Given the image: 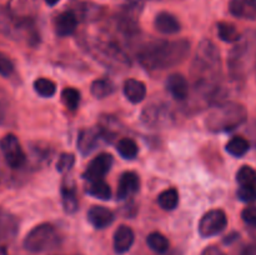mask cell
Returning <instances> with one entry per match:
<instances>
[{"mask_svg": "<svg viewBox=\"0 0 256 255\" xmlns=\"http://www.w3.org/2000/svg\"><path fill=\"white\" fill-rule=\"evenodd\" d=\"M222 59L218 46L210 40H202L198 46L192 64L195 90L202 96L214 100L220 94Z\"/></svg>", "mask_w": 256, "mask_h": 255, "instance_id": "6da1fadb", "label": "cell"}, {"mask_svg": "<svg viewBox=\"0 0 256 255\" xmlns=\"http://www.w3.org/2000/svg\"><path fill=\"white\" fill-rule=\"evenodd\" d=\"M190 52L188 40H155L142 45L138 52V62L149 72L169 69L186 60Z\"/></svg>", "mask_w": 256, "mask_h": 255, "instance_id": "7a4b0ae2", "label": "cell"}, {"mask_svg": "<svg viewBox=\"0 0 256 255\" xmlns=\"http://www.w3.org/2000/svg\"><path fill=\"white\" fill-rule=\"evenodd\" d=\"M248 112L244 105L236 102H225L218 104L208 112L205 125L212 132H232L244 124Z\"/></svg>", "mask_w": 256, "mask_h": 255, "instance_id": "3957f363", "label": "cell"}, {"mask_svg": "<svg viewBox=\"0 0 256 255\" xmlns=\"http://www.w3.org/2000/svg\"><path fill=\"white\" fill-rule=\"evenodd\" d=\"M0 32L10 39L25 42L30 45L39 42V34L32 18L18 16L8 8H0Z\"/></svg>", "mask_w": 256, "mask_h": 255, "instance_id": "277c9868", "label": "cell"}, {"mask_svg": "<svg viewBox=\"0 0 256 255\" xmlns=\"http://www.w3.org/2000/svg\"><path fill=\"white\" fill-rule=\"evenodd\" d=\"M256 46V36L246 34L235 42L234 49L230 52L228 65L232 79L242 80L248 72V66L252 59Z\"/></svg>", "mask_w": 256, "mask_h": 255, "instance_id": "5b68a950", "label": "cell"}, {"mask_svg": "<svg viewBox=\"0 0 256 255\" xmlns=\"http://www.w3.org/2000/svg\"><path fill=\"white\" fill-rule=\"evenodd\" d=\"M92 44L94 54L99 56L105 64L112 65V66H128L130 65L129 56L125 52L122 42H118L115 38L110 35H102L99 36Z\"/></svg>", "mask_w": 256, "mask_h": 255, "instance_id": "8992f818", "label": "cell"}, {"mask_svg": "<svg viewBox=\"0 0 256 255\" xmlns=\"http://www.w3.org/2000/svg\"><path fill=\"white\" fill-rule=\"evenodd\" d=\"M60 244V235L52 224H40L30 230L24 239V248L30 252L52 250Z\"/></svg>", "mask_w": 256, "mask_h": 255, "instance_id": "52a82bcc", "label": "cell"}, {"mask_svg": "<svg viewBox=\"0 0 256 255\" xmlns=\"http://www.w3.org/2000/svg\"><path fill=\"white\" fill-rule=\"evenodd\" d=\"M142 122L150 129H164L174 122V114L170 106L164 102H152L142 112Z\"/></svg>", "mask_w": 256, "mask_h": 255, "instance_id": "ba28073f", "label": "cell"}, {"mask_svg": "<svg viewBox=\"0 0 256 255\" xmlns=\"http://www.w3.org/2000/svg\"><path fill=\"white\" fill-rule=\"evenodd\" d=\"M0 150L5 162L12 169H20L26 162V155L20 145L19 139L14 134H6L0 140Z\"/></svg>", "mask_w": 256, "mask_h": 255, "instance_id": "9c48e42d", "label": "cell"}, {"mask_svg": "<svg viewBox=\"0 0 256 255\" xmlns=\"http://www.w3.org/2000/svg\"><path fill=\"white\" fill-rule=\"evenodd\" d=\"M228 218L222 210L212 209L202 215L199 222V234L202 238H212L220 234L226 228Z\"/></svg>", "mask_w": 256, "mask_h": 255, "instance_id": "30bf717a", "label": "cell"}, {"mask_svg": "<svg viewBox=\"0 0 256 255\" xmlns=\"http://www.w3.org/2000/svg\"><path fill=\"white\" fill-rule=\"evenodd\" d=\"M112 165V156L108 152H102L98 156H95L88 165L86 170L84 172L85 180H99L102 179L104 175L110 172Z\"/></svg>", "mask_w": 256, "mask_h": 255, "instance_id": "8fae6325", "label": "cell"}, {"mask_svg": "<svg viewBox=\"0 0 256 255\" xmlns=\"http://www.w3.org/2000/svg\"><path fill=\"white\" fill-rule=\"evenodd\" d=\"M102 139H104V135H102L100 128L82 129L78 136V149L82 155H89L90 152L96 149L98 144Z\"/></svg>", "mask_w": 256, "mask_h": 255, "instance_id": "7c38bea8", "label": "cell"}, {"mask_svg": "<svg viewBox=\"0 0 256 255\" xmlns=\"http://www.w3.org/2000/svg\"><path fill=\"white\" fill-rule=\"evenodd\" d=\"M165 86H166L168 92H169L175 100L184 102V100H186L188 96H189V82H188L186 78H185L184 75L179 74V72L170 74L169 76H168L166 82H165Z\"/></svg>", "mask_w": 256, "mask_h": 255, "instance_id": "4fadbf2b", "label": "cell"}, {"mask_svg": "<svg viewBox=\"0 0 256 255\" xmlns=\"http://www.w3.org/2000/svg\"><path fill=\"white\" fill-rule=\"evenodd\" d=\"M140 189V178L134 172H125L118 182V199L125 200L136 194Z\"/></svg>", "mask_w": 256, "mask_h": 255, "instance_id": "5bb4252c", "label": "cell"}, {"mask_svg": "<svg viewBox=\"0 0 256 255\" xmlns=\"http://www.w3.org/2000/svg\"><path fill=\"white\" fill-rule=\"evenodd\" d=\"M78 26V15L75 14L72 10H68V12H62V14L58 15L55 18L54 22V28L55 32H56L59 36H69L72 32L76 30Z\"/></svg>", "mask_w": 256, "mask_h": 255, "instance_id": "9a60e30c", "label": "cell"}, {"mask_svg": "<svg viewBox=\"0 0 256 255\" xmlns=\"http://www.w3.org/2000/svg\"><path fill=\"white\" fill-rule=\"evenodd\" d=\"M88 220L96 229H105L114 222V212L105 206L95 205L88 212Z\"/></svg>", "mask_w": 256, "mask_h": 255, "instance_id": "2e32d148", "label": "cell"}, {"mask_svg": "<svg viewBox=\"0 0 256 255\" xmlns=\"http://www.w3.org/2000/svg\"><path fill=\"white\" fill-rule=\"evenodd\" d=\"M229 10L234 16L245 20L256 19V0H230Z\"/></svg>", "mask_w": 256, "mask_h": 255, "instance_id": "e0dca14e", "label": "cell"}, {"mask_svg": "<svg viewBox=\"0 0 256 255\" xmlns=\"http://www.w3.org/2000/svg\"><path fill=\"white\" fill-rule=\"evenodd\" d=\"M134 232L128 225H120L114 234V250L118 254H124L129 252L134 244Z\"/></svg>", "mask_w": 256, "mask_h": 255, "instance_id": "ac0fdd59", "label": "cell"}, {"mask_svg": "<svg viewBox=\"0 0 256 255\" xmlns=\"http://www.w3.org/2000/svg\"><path fill=\"white\" fill-rule=\"evenodd\" d=\"M19 230V222L9 212L0 209V242L12 239Z\"/></svg>", "mask_w": 256, "mask_h": 255, "instance_id": "d6986e66", "label": "cell"}, {"mask_svg": "<svg viewBox=\"0 0 256 255\" xmlns=\"http://www.w3.org/2000/svg\"><path fill=\"white\" fill-rule=\"evenodd\" d=\"M155 29L165 35L176 34L180 32V22L172 14L168 12H162L155 16L154 20Z\"/></svg>", "mask_w": 256, "mask_h": 255, "instance_id": "ffe728a7", "label": "cell"}, {"mask_svg": "<svg viewBox=\"0 0 256 255\" xmlns=\"http://www.w3.org/2000/svg\"><path fill=\"white\" fill-rule=\"evenodd\" d=\"M124 94L130 102L139 104L146 96V86L140 80L128 79L124 82Z\"/></svg>", "mask_w": 256, "mask_h": 255, "instance_id": "44dd1931", "label": "cell"}, {"mask_svg": "<svg viewBox=\"0 0 256 255\" xmlns=\"http://www.w3.org/2000/svg\"><path fill=\"white\" fill-rule=\"evenodd\" d=\"M39 0H9L8 9L12 14L22 18H32V14L36 12Z\"/></svg>", "mask_w": 256, "mask_h": 255, "instance_id": "7402d4cb", "label": "cell"}, {"mask_svg": "<svg viewBox=\"0 0 256 255\" xmlns=\"http://www.w3.org/2000/svg\"><path fill=\"white\" fill-rule=\"evenodd\" d=\"M86 192H89L92 196L96 198V199L102 200H109L112 198V189L108 182H105L102 179L99 180H92L89 182Z\"/></svg>", "mask_w": 256, "mask_h": 255, "instance_id": "603a6c76", "label": "cell"}, {"mask_svg": "<svg viewBox=\"0 0 256 255\" xmlns=\"http://www.w3.org/2000/svg\"><path fill=\"white\" fill-rule=\"evenodd\" d=\"M92 95L96 99H104L115 92L114 82L110 79H98L92 84Z\"/></svg>", "mask_w": 256, "mask_h": 255, "instance_id": "cb8c5ba5", "label": "cell"}, {"mask_svg": "<svg viewBox=\"0 0 256 255\" xmlns=\"http://www.w3.org/2000/svg\"><path fill=\"white\" fill-rule=\"evenodd\" d=\"M146 244L152 252H158V254H164V252H166L169 250L170 246V242L168 240V238L165 235H162V232H154L148 235Z\"/></svg>", "mask_w": 256, "mask_h": 255, "instance_id": "d4e9b609", "label": "cell"}, {"mask_svg": "<svg viewBox=\"0 0 256 255\" xmlns=\"http://www.w3.org/2000/svg\"><path fill=\"white\" fill-rule=\"evenodd\" d=\"M62 206L68 214H72L78 210L79 202H78L76 192H75L74 186L72 185H64L62 189Z\"/></svg>", "mask_w": 256, "mask_h": 255, "instance_id": "484cf974", "label": "cell"}, {"mask_svg": "<svg viewBox=\"0 0 256 255\" xmlns=\"http://www.w3.org/2000/svg\"><path fill=\"white\" fill-rule=\"evenodd\" d=\"M226 152H229L232 156H244L250 149V144L245 138L242 136H234L232 139H230L226 144Z\"/></svg>", "mask_w": 256, "mask_h": 255, "instance_id": "4316f807", "label": "cell"}, {"mask_svg": "<svg viewBox=\"0 0 256 255\" xmlns=\"http://www.w3.org/2000/svg\"><path fill=\"white\" fill-rule=\"evenodd\" d=\"M158 204L164 210H174L179 204V192L176 189H166L158 196Z\"/></svg>", "mask_w": 256, "mask_h": 255, "instance_id": "83f0119b", "label": "cell"}, {"mask_svg": "<svg viewBox=\"0 0 256 255\" xmlns=\"http://www.w3.org/2000/svg\"><path fill=\"white\" fill-rule=\"evenodd\" d=\"M118 152L120 154V156L124 158V159L132 160L134 159L135 156L139 152V148H138V144L130 138H122L118 142L116 145Z\"/></svg>", "mask_w": 256, "mask_h": 255, "instance_id": "f1b7e54d", "label": "cell"}, {"mask_svg": "<svg viewBox=\"0 0 256 255\" xmlns=\"http://www.w3.org/2000/svg\"><path fill=\"white\" fill-rule=\"evenodd\" d=\"M218 35L225 42H236L242 38V35L238 32L235 25L225 22H222L218 24Z\"/></svg>", "mask_w": 256, "mask_h": 255, "instance_id": "f546056e", "label": "cell"}, {"mask_svg": "<svg viewBox=\"0 0 256 255\" xmlns=\"http://www.w3.org/2000/svg\"><path fill=\"white\" fill-rule=\"evenodd\" d=\"M34 90L42 98H52L56 92V85L52 80L39 78L34 82Z\"/></svg>", "mask_w": 256, "mask_h": 255, "instance_id": "4dcf8cb0", "label": "cell"}, {"mask_svg": "<svg viewBox=\"0 0 256 255\" xmlns=\"http://www.w3.org/2000/svg\"><path fill=\"white\" fill-rule=\"evenodd\" d=\"M236 182L240 186H256V172L249 165H244L238 170Z\"/></svg>", "mask_w": 256, "mask_h": 255, "instance_id": "1f68e13d", "label": "cell"}, {"mask_svg": "<svg viewBox=\"0 0 256 255\" xmlns=\"http://www.w3.org/2000/svg\"><path fill=\"white\" fill-rule=\"evenodd\" d=\"M62 102L68 110H72V112L76 110L80 104L79 90L74 89V88H66V89H64L62 92Z\"/></svg>", "mask_w": 256, "mask_h": 255, "instance_id": "d6a6232c", "label": "cell"}, {"mask_svg": "<svg viewBox=\"0 0 256 255\" xmlns=\"http://www.w3.org/2000/svg\"><path fill=\"white\" fill-rule=\"evenodd\" d=\"M10 102L4 90L0 88V125H5L10 116Z\"/></svg>", "mask_w": 256, "mask_h": 255, "instance_id": "836d02e7", "label": "cell"}, {"mask_svg": "<svg viewBox=\"0 0 256 255\" xmlns=\"http://www.w3.org/2000/svg\"><path fill=\"white\" fill-rule=\"evenodd\" d=\"M75 162V156L69 152H64L59 156V160L56 162V170L59 172H68L72 170V168L74 166Z\"/></svg>", "mask_w": 256, "mask_h": 255, "instance_id": "e575fe53", "label": "cell"}, {"mask_svg": "<svg viewBox=\"0 0 256 255\" xmlns=\"http://www.w3.org/2000/svg\"><path fill=\"white\" fill-rule=\"evenodd\" d=\"M14 70L15 68L12 59L6 54L0 52V75L4 78H10L14 74Z\"/></svg>", "mask_w": 256, "mask_h": 255, "instance_id": "d590c367", "label": "cell"}, {"mask_svg": "<svg viewBox=\"0 0 256 255\" xmlns=\"http://www.w3.org/2000/svg\"><path fill=\"white\" fill-rule=\"evenodd\" d=\"M236 194L238 198L244 202H256V186H240Z\"/></svg>", "mask_w": 256, "mask_h": 255, "instance_id": "8d00e7d4", "label": "cell"}, {"mask_svg": "<svg viewBox=\"0 0 256 255\" xmlns=\"http://www.w3.org/2000/svg\"><path fill=\"white\" fill-rule=\"evenodd\" d=\"M242 218L249 226L256 229V206H249L242 210Z\"/></svg>", "mask_w": 256, "mask_h": 255, "instance_id": "74e56055", "label": "cell"}, {"mask_svg": "<svg viewBox=\"0 0 256 255\" xmlns=\"http://www.w3.org/2000/svg\"><path fill=\"white\" fill-rule=\"evenodd\" d=\"M202 255H225V254L222 252V250L219 249L218 246H215V245H210V246L205 248V249L202 250Z\"/></svg>", "mask_w": 256, "mask_h": 255, "instance_id": "f35d334b", "label": "cell"}, {"mask_svg": "<svg viewBox=\"0 0 256 255\" xmlns=\"http://www.w3.org/2000/svg\"><path fill=\"white\" fill-rule=\"evenodd\" d=\"M242 255H256V242H252V244L248 245Z\"/></svg>", "mask_w": 256, "mask_h": 255, "instance_id": "ab89813d", "label": "cell"}, {"mask_svg": "<svg viewBox=\"0 0 256 255\" xmlns=\"http://www.w3.org/2000/svg\"><path fill=\"white\" fill-rule=\"evenodd\" d=\"M45 2H46L49 6H54V5H56L58 2H59V0H45Z\"/></svg>", "mask_w": 256, "mask_h": 255, "instance_id": "60d3db41", "label": "cell"}, {"mask_svg": "<svg viewBox=\"0 0 256 255\" xmlns=\"http://www.w3.org/2000/svg\"><path fill=\"white\" fill-rule=\"evenodd\" d=\"M0 255H8L6 254V249L4 246H0Z\"/></svg>", "mask_w": 256, "mask_h": 255, "instance_id": "b9f144b4", "label": "cell"}, {"mask_svg": "<svg viewBox=\"0 0 256 255\" xmlns=\"http://www.w3.org/2000/svg\"><path fill=\"white\" fill-rule=\"evenodd\" d=\"M155 2H158V0H155Z\"/></svg>", "mask_w": 256, "mask_h": 255, "instance_id": "7bdbcfd3", "label": "cell"}]
</instances>
